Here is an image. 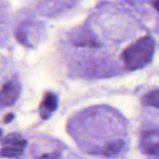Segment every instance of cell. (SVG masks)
<instances>
[{"instance_id": "obj_1", "label": "cell", "mask_w": 159, "mask_h": 159, "mask_svg": "<svg viewBox=\"0 0 159 159\" xmlns=\"http://www.w3.org/2000/svg\"><path fill=\"white\" fill-rule=\"evenodd\" d=\"M154 50L153 39L149 36H144L129 45L123 52L122 58L126 68L130 70L139 69L152 61Z\"/></svg>"}, {"instance_id": "obj_2", "label": "cell", "mask_w": 159, "mask_h": 159, "mask_svg": "<svg viewBox=\"0 0 159 159\" xmlns=\"http://www.w3.org/2000/svg\"><path fill=\"white\" fill-rule=\"evenodd\" d=\"M20 84L16 81L6 83L0 91V107H9L14 104L20 94Z\"/></svg>"}, {"instance_id": "obj_3", "label": "cell", "mask_w": 159, "mask_h": 159, "mask_svg": "<svg viewBox=\"0 0 159 159\" xmlns=\"http://www.w3.org/2000/svg\"><path fill=\"white\" fill-rule=\"evenodd\" d=\"M140 147L147 154L159 155V131L147 130L141 135Z\"/></svg>"}, {"instance_id": "obj_4", "label": "cell", "mask_w": 159, "mask_h": 159, "mask_svg": "<svg viewBox=\"0 0 159 159\" xmlns=\"http://www.w3.org/2000/svg\"><path fill=\"white\" fill-rule=\"evenodd\" d=\"M57 98L52 94V93H47L44 97V99L40 105V115L43 119L49 118V116L56 110L57 108Z\"/></svg>"}, {"instance_id": "obj_5", "label": "cell", "mask_w": 159, "mask_h": 159, "mask_svg": "<svg viewBox=\"0 0 159 159\" xmlns=\"http://www.w3.org/2000/svg\"><path fill=\"white\" fill-rule=\"evenodd\" d=\"M74 45L76 46H89L98 47V42L89 31H82L74 38Z\"/></svg>"}, {"instance_id": "obj_6", "label": "cell", "mask_w": 159, "mask_h": 159, "mask_svg": "<svg viewBox=\"0 0 159 159\" xmlns=\"http://www.w3.org/2000/svg\"><path fill=\"white\" fill-rule=\"evenodd\" d=\"M2 144L4 146L12 145V146H19V147L25 148V146L26 144V140H25L20 135L12 133V134H10V135L6 136L2 139Z\"/></svg>"}, {"instance_id": "obj_7", "label": "cell", "mask_w": 159, "mask_h": 159, "mask_svg": "<svg viewBox=\"0 0 159 159\" xmlns=\"http://www.w3.org/2000/svg\"><path fill=\"white\" fill-rule=\"evenodd\" d=\"M142 101L147 106L159 109V89L152 90L148 94H146L143 97Z\"/></svg>"}, {"instance_id": "obj_8", "label": "cell", "mask_w": 159, "mask_h": 159, "mask_svg": "<svg viewBox=\"0 0 159 159\" xmlns=\"http://www.w3.org/2000/svg\"><path fill=\"white\" fill-rule=\"evenodd\" d=\"M123 147V141H112L109 143L101 152L103 155L106 156H111L117 154Z\"/></svg>"}, {"instance_id": "obj_9", "label": "cell", "mask_w": 159, "mask_h": 159, "mask_svg": "<svg viewBox=\"0 0 159 159\" xmlns=\"http://www.w3.org/2000/svg\"><path fill=\"white\" fill-rule=\"evenodd\" d=\"M23 151H24L23 147L7 145L0 151V154L3 157H14V156L20 155L23 152Z\"/></svg>"}, {"instance_id": "obj_10", "label": "cell", "mask_w": 159, "mask_h": 159, "mask_svg": "<svg viewBox=\"0 0 159 159\" xmlns=\"http://www.w3.org/2000/svg\"><path fill=\"white\" fill-rule=\"evenodd\" d=\"M13 117H14V115L12 114V113H10V114H7L6 116H5V118H4V122L5 123H8V122H11L12 119H13Z\"/></svg>"}, {"instance_id": "obj_11", "label": "cell", "mask_w": 159, "mask_h": 159, "mask_svg": "<svg viewBox=\"0 0 159 159\" xmlns=\"http://www.w3.org/2000/svg\"><path fill=\"white\" fill-rule=\"evenodd\" d=\"M152 6L159 12V0H152Z\"/></svg>"}, {"instance_id": "obj_12", "label": "cell", "mask_w": 159, "mask_h": 159, "mask_svg": "<svg viewBox=\"0 0 159 159\" xmlns=\"http://www.w3.org/2000/svg\"><path fill=\"white\" fill-rule=\"evenodd\" d=\"M1 134H2V131L0 130V138H1Z\"/></svg>"}]
</instances>
